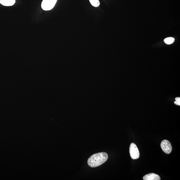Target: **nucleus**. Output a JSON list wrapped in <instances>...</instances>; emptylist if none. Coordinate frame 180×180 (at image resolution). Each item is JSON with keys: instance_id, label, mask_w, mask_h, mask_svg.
Masks as SVG:
<instances>
[{"instance_id": "nucleus-3", "label": "nucleus", "mask_w": 180, "mask_h": 180, "mask_svg": "<svg viewBox=\"0 0 180 180\" xmlns=\"http://www.w3.org/2000/svg\"><path fill=\"white\" fill-rule=\"evenodd\" d=\"M57 0H43L41 3V7L44 10L52 9L56 3Z\"/></svg>"}, {"instance_id": "nucleus-4", "label": "nucleus", "mask_w": 180, "mask_h": 180, "mask_svg": "<svg viewBox=\"0 0 180 180\" xmlns=\"http://www.w3.org/2000/svg\"><path fill=\"white\" fill-rule=\"evenodd\" d=\"M161 147L165 154H170L172 150V147L171 143L167 140H164L161 142Z\"/></svg>"}, {"instance_id": "nucleus-1", "label": "nucleus", "mask_w": 180, "mask_h": 180, "mask_svg": "<svg viewBox=\"0 0 180 180\" xmlns=\"http://www.w3.org/2000/svg\"><path fill=\"white\" fill-rule=\"evenodd\" d=\"M108 158V156L106 153H97L92 155L88 159V164L90 167H98L106 162Z\"/></svg>"}, {"instance_id": "nucleus-5", "label": "nucleus", "mask_w": 180, "mask_h": 180, "mask_svg": "<svg viewBox=\"0 0 180 180\" xmlns=\"http://www.w3.org/2000/svg\"><path fill=\"white\" fill-rule=\"evenodd\" d=\"M160 176L154 173H150L144 175L143 177L144 180H160Z\"/></svg>"}, {"instance_id": "nucleus-2", "label": "nucleus", "mask_w": 180, "mask_h": 180, "mask_svg": "<svg viewBox=\"0 0 180 180\" xmlns=\"http://www.w3.org/2000/svg\"><path fill=\"white\" fill-rule=\"evenodd\" d=\"M129 153L131 158L133 160H136L139 158L140 152L136 145L132 143L129 148Z\"/></svg>"}, {"instance_id": "nucleus-7", "label": "nucleus", "mask_w": 180, "mask_h": 180, "mask_svg": "<svg viewBox=\"0 0 180 180\" xmlns=\"http://www.w3.org/2000/svg\"><path fill=\"white\" fill-rule=\"evenodd\" d=\"M175 40L174 38H171V37H169L165 38L164 40V42L167 44H172L174 42Z\"/></svg>"}, {"instance_id": "nucleus-9", "label": "nucleus", "mask_w": 180, "mask_h": 180, "mask_svg": "<svg viewBox=\"0 0 180 180\" xmlns=\"http://www.w3.org/2000/svg\"><path fill=\"white\" fill-rule=\"evenodd\" d=\"M175 104L178 105H180V98L179 97L176 98L175 99Z\"/></svg>"}, {"instance_id": "nucleus-8", "label": "nucleus", "mask_w": 180, "mask_h": 180, "mask_svg": "<svg viewBox=\"0 0 180 180\" xmlns=\"http://www.w3.org/2000/svg\"><path fill=\"white\" fill-rule=\"evenodd\" d=\"M90 3L95 7H98L100 5V2L98 0H89Z\"/></svg>"}, {"instance_id": "nucleus-6", "label": "nucleus", "mask_w": 180, "mask_h": 180, "mask_svg": "<svg viewBox=\"0 0 180 180\" xmlns=\"http://www.w3.org/2000/svg\"><path fill=\"white\" fill-rule=\"evenodd\" d=\"M16 2V0H1L0 3L4 6H11L13 5Z\"/></svg>"}]
</instances>
